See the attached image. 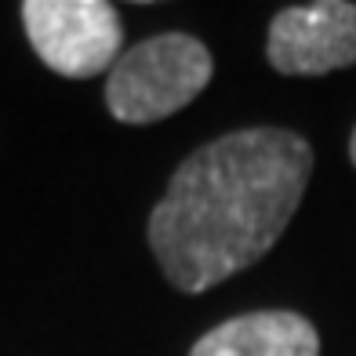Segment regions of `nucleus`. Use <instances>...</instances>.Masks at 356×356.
I'll return each instance as SVG.
<instances>
[{
  "label": "nucleus",
  "instance_id": "nucleus-4",
  "mask_svg": "<svg viewBox=\"0 0 356 356\" xmlns=\"http://www.w3.org/2000/svg\"><path fill=\"white\" fill-rule=\"evenodd\" d=\"M266 58L284 76H327L356 66V4L316 0L277 11L266 37Z\"/></svg>",
  "mask_w": 356,
  "mask_h": 356
},
{
  "label": "nucleus",
  "instance_id": "nucleus-1",
  "mask_svg": "<svg viewBox=\"0 0 356 356\" xmlns=\"http://www.w3.org/2000/svg\"><path fill=\"white\" fill-rule=\"evenodd\" d=\"M309 175L313 145L287 127H240L193 149L145 225L168 284L204 295L266 258L295 218Z\"/></svg>",
  "mask_w": 356,
  "mask_h": 356
},
{
  "label": "nucleus",
  "instance_id": "nucleus-3",
  "mask_svg": "<svg viewBox=\"0 0 356 356\" xmlns=\"http://www.w3.org/2000/svg\"><path fill=\"white\" fill-rule=\"evenodd\" d=\"M22 26L37 58L58 76L88 80L120 58L124 22L106 0H26Z\"/></svg>",
  "mask_w": 356,
  "mask_h": 356
},
{
  "label": "nucleus",
  "instance_id": "nucleus-6",
  "mask_svg": "<svg viewBox=\"0 0 356 356\" xmlns=\"http://www.w3.org/2000/svg\"><path fill=\"white\" fill-rule=\"evenodd\" d=\"M349 160L356 164V127H353V135H349Z\"/></svg>",
  "mask_w": 356,
  "mask_h": 356
},
{
  "label": "nucleus",
  "instance_id": "nucleus-2",
  "mask_svg": "<svg viewBox=\"0 0 356 356\" xmlns=\"http://www.w3.org/2000/svg\"><path fill=\"white\" fill-rule=\"evenodd\" d=\"M215 58L189 33H156L113 62L106 109L120 124H156L197 102L211 84Z\"/></svg>",
  "mask_w": 356,
  "mask_h": 356
},
{
  "label": "nucleus",
  "instance_id": "nucleus-5",
  "mask_svg": "<svg viewBox=\"0 0 356 356\" xmlns=\"http://www.w3.org/2000/svg\"><path fill=\"white\" fill-rule=\"evenodd\" d=\"M189 356H320V334L302 313H240L193 342Z\"/></svg>",
  "mask_w": 356,
  "mask_h": 356
}]
</instances>
